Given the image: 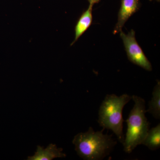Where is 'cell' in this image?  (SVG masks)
<instances>
[{
  "label": "cell",
  "mask_w": 160,
  "mask_h": 160,
  "mask_svg": "<svg viewBox=\"0 0 160 160\" xmlns=\"http://www.w3.org/2000/svg\"><path fill=\"white\" fill-rule=\"evenodd\" d=\"M101 131L95 132L92 127L88 131L78 133L72 140L78 155L86 160L103 159L116 145L112 135L105 134Z\"/></svg>",
  "instance_id": "obj_1"
},
{
  "label": "cell",
  "mask_w": 160,
  "mask_h": 160,
  "mask_svg": "<svg viewBox=\"0 0 160 160\" xmlns=\"http://www.w3.org/2000/svg\"><path fill=\"white\" fill-rule=\"evenodd\" d=\"M132 99L127 94L118 96L107 94L100 106L98 122L103 129L111 130L122 144L125 137L123 132L122 111L125 105Z\"/></svg>",
  "instance_id": "obj_2"
},
{
  "label": "cell",
  "mask_w": 160,
  "mask_h": 160,
  "mask_svg": "<svg viewBox=\"0 0 160 160\" xmlns=\"http://www.w3.org/2000/svg\"><path fill=\"white\" fill-rule=\"evenodd\" d=\"M134 105L126 120L127 130L124 143V150L130 153L138 146L142 145L149 130V123L146 116V102L136 95L132 96Z\"/></svg>",
  "instance_id": "obj_3"
},
{
  "label": "cell",
  "mask_w": 160,
  "mask_h": 160,
  "mask_svg": "<svg viewBox=\"0 0 160 160\" xmlns=\"http://www.w3.org/2000/svg\"><path fill=\"white\" fill-rule=\"evenodd\" d=\"M120 33L129 61L147 71H151V63L137 42L134 30L132 29L127 34L122 31Z\"/></svg>",
  "instance_id": "obj_4"
},
{
  "label": "cell",
  "mask_w": 160,
  "mask_h": 160,
  "mask_svg": "<svg viewBox=\"0 0 160 160\" xmlns=\"http://www.w3.org/2000/svg\"><path fill=\"white\" fill-rule=\"evenodd\" d=\"M139 7V0H122L118 22L113 31L114 34L120 33L122 31V28L126 21L137 11Z\"/></svg>",
  "instance_id": "obj_5"
},
{
  "label": "cell",
  "mask_w": 160,
  "mask_h": 160,
  "mask_svg": "<svg viewBox=\"0 0 160 160\" xmlns=\"http://www.w3.org/2000/svg\"><path fill=\"white\" fill-rule=\"evenodd\" d=\"M62 148H58L55 144H50L46 149L38 146L34 155L28 157V160H52L56 158H63L66 154L62 152Z\"/></svg>",
  "instance_id": "obj_6"
},
{
  "label": "cell",
  "mask_w": 160,
  "mask_h": 160,
  "mask_svg": "<svg viewBox=\"0 0 160 160\" xmlns=\"http://www.w3.org/2000/svg\"><path fill=\"white\" fill-rule=\"evenodd\" d=\"M93 5L89 4L88 9L83 12L78 20L75 28V38L71 46L74 44L78 40L88 29L91 25L92 20V9Z\"/></svg>",
  "instance_id": "obj_7"
},
{
  "label": "cell",
  "mask_w": 160,
  "mask_h": 160,
  "mask_svg": "<svg viewBox=\"0 0 160 160\" xmlns=\"http://www.w3.org/2000/svg\"><path fill=\"white\" fill-rule=\"evenodd\" d=\"M142 145L147 146L152 150H156L160 147V124L149 129Z\"/></svg>",
  "instance_id": "obj_8"
},
{
  "label": "cell",
  "mask_w": 160,
  "mask_h": 160,
  "mask_svg": "<svg viewBox=\"0 0 160 160\" xmlns=\"http://www.w3.org/2000/svg\"><path fill=\"white\" fill-rule=\"evenodd\" d=\"M152 97L149 103V108L146 112H149L156 119L160 118V84L159 81L155 86L152 91Z\"/></svg>",
  "instance_id": "obj_9"
},
{
  "label": "cell",
  "mask_w": 160,
  "mask_h": 160,
  "mask_svg": "<svg viewBox=\"0 0 160 160\" xmlns=\"http://www.w3.org/2000/svg\"><path fill=\"white\" fill-rule=\"evenodd\" d=\"M89 1V4L93 5L96 3H98L100 0H88Z\"/></svg>",
  "instance_id": "obj_10"
}]
</instances>
